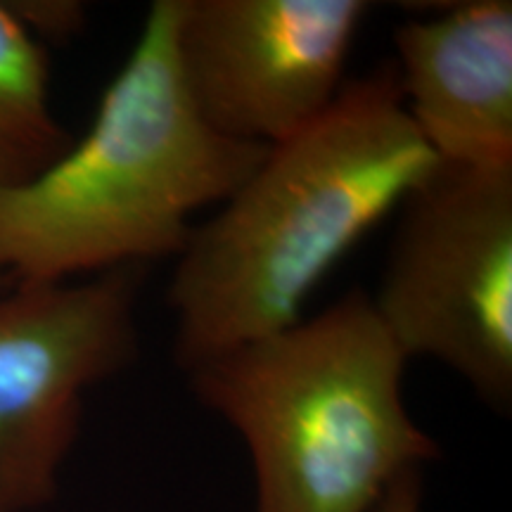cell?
I'll use <instances>...</instances> for the list:
<instances>
[{"instance_id":"52a82bcc","label":"cell","mask_w":512,"mask_h":512,"mask_svg":"<svg viewBox=\"0 0 512 512\" xmlns=\"http://www.w3.org/2000/svg\"><path fill=\"white\" fill-rule=\"evenodd\" d=\"M406 112L441 164L512 169V3L465 0L394 34Z\"/></svg>"},{"instance_id":"9c48e42d","label":"cell","mask_w":512,"mask_h":512,"mask_svg":"<svg viewBox=\"0 0 512 512\" xmlns=\"http://www.w3.org/2000/svg\"><path fill=\"white\" fill-rule=\"evenodd\" d=\"M12 5V3H10ZM24 27L36 36V31L46 34H69L81 27L83 10L76 3H22L12 5Z\"/></svg>"},{"instance_id":"30bf717a","label":"cell","mask_w":512,"mask_h":512,"mask_svg":"<svg viewBox=\"0 0 512 512\" xmlns=\"http://www.w3.org/2000/svg\"><path fill=\"white\" fill-rule=\"evenodd\" d=\"M422 503V479L420 470H408L396 477L389 489L384 491L382 501L373 512H420Z\"/></svg>"},{"instance_id":"3957f363","label":"cell","mask_w":512,"mask_h":512,"mask_svg":"<svg viewBox=\"0 0 512 512\" xmlns=\"http://www.w3.org/2000/svg\"><path fill=\"white\" fill-rule=\"evenodd\" d=\"M406 363L370 294L351 290L188 375L245 439L256 512H373L396 477L439 456L403 401Z\"/></svg>"},{"instance_id":"5b68a950","label":"cell","mask_w":512,"mask_h":512,"mask_svg":"<svg viewBox=\"0 0 512 512\" xmlns=\"http://www.w3.org/2000/svg\"><path fill=\"white\" fill-rule=\"evenodd\" d=\"M140 268L0 294V512L57 494L83 396L138 354Z\"/></svg>"},{"instance_id":"6da1fadb","label":"cell","mask_w":512,"mask_h":512,"mask_svg":"<svg viewBox=\"0 0 512 512\" xmlns=\"http://www.w3.org/2000/svg\"><path fill=\"white\" fill-rule=\"evenodd\" d=\"M394 67L347 79L311 124L266 150L176 256L174 354L197 363L304 318L332 268L437 169Z\"/></svg>"},{"instance_id":"7a4b0ae2","label":"cell","mask_w":512,"mask_h":512,"mask_svg":"<svg viewBox=\"0 0 512 512\" xmlns=\"http://www.w3.org/2000/svg\"><path fill=\"white\" fill-rule=\"evenodd\" d=\"M174 22L176 0L152 3L86 136L0 190V287L176 259L197 211L226 202L264 159L268 147L221 136L195 110Z\"/></svg>"},{"instance_id":"ba28073f","label":"cell","mask_w":512,"mask_h":512,"mask_svg":"<svg viewBox=\"0 0 512 512\" xmlns=\"http://www.w3.org/2000/svg\"><path fill=\"white\" fill-rule=\"evenodd\" d=\"M69 145L50 102L46 50L0 3V190L31 181Z\"/></svg>"},{"instance_id":"277c9868","label":"cell","mask_w":512,"mask_h":512,"mask_svg":"<svg viewBox=\"0 0 512 512\" xmlns=\"http://www.w3.org/2000/svg\"><path fill=\"white\" fill-rule=\"evenodd\" d=\"M377 316L406 358L451 368L486 403L512 399V169H437L401 204Z\"/></svg>"},{"instance_id":"8992f818","label":"cell","mask_w":512,"mask_h":512,"mask_svg":"<svg viewBox=\"0 0 512 512\" xmlns=\"http://www.w3.org/2000/svg\"><path fill=\"white\" fill-rule=\"evenodd\" d=\"M366 0H176L174 50L188 98L216 133L271 147L347 83Z\"/></svg>"}]
</instances>
